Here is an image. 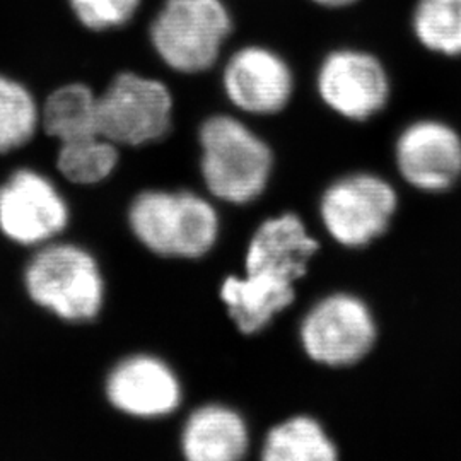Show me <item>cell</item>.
Returning <instances> with one entry per match:
<instances>
[{"label":"cell","instance_id":"obj_22","mask_svg":"<svg viewBox=\"0 0 461 461\" xmlns=\"http://www.w3.org/2000/svg\"><path fill=\"white\" fill-rule=\"evenodd\" d=\"M314 4L321 5V7H329V9H342L348 7L352 4H356L357 0H313Z\"/></svg>","mask_w":461,"mask_h":461},{"label":"cell","instance_id":"obj_15","mask_svg":"<svg viewBox=\"0 0 461 461\" xmlns=\"http://www.w3.org/2000/svg\"><path fill=\"white\" fill-rule=\"evenodd\" d=\"M296 285L267 272H228L217 284V301L241 337L258 339L294 306Z\"/></svg>","mask_w":461,"mask_h":461},{"label":"cell","instance_id":"obj_18","mask_svg":"<svg viewBox=\"0 0 461 461\" xmlns=\"http://www.w3.org/2000/svg\"><path fill=\"white\" fill-rule=\"evenodd\" d=\"M123 159V150L101 133L57 144L51 169L70 190H95L110 182Z\"/></svg>","mask_w":461,"mask_h":461},{"label":"cell","instance_id":"obj_1","mask_svg":"<svg viewBox=\"0 0 461 461\" xmlns=\"http://www.w3.org/2000/svg\"><path fill=\"white\" fill-rule=\"evenodd\" d=\"M123 222L133 243L152 258L200 264L224 238L226 211L197 186L152 185L127 200Z\"/></svg>","mask_w":461,"mask_h":461},{"label":"cell","instance_id":"obj_2","mask_svg":"<svg viewBox=\"0 0 461 461\" xmlns=\"http://www.w3.org/2000/svg\"><path fill=\"white\" fill-rule=\"evenodd\" d=\"M198 186L232 212L255 209L276 176L277 156L270 140L234 112L202 116L194 131Z\"/></svg>","mask_w":461,"mask_h":461},{"label":"cell","instance_id":"obj_19","mask_svg":"<svg viewBox=\"0 0 461 461\" xmlns=\"http://www.w3.org/2000/svg\"><path fill=\"white\" fill-rule=\"evenodd\" d=\"M41 135V99L13 76L0 72V159H14Z\"/></svg>","mask_w":461,"mask_h":461},{"label":"cell","instance_id":"obj_5","mask_svg":"<svg viewBox=\"0 0 461 461\" xmlns=\"http://www.w3.org/2000/svg\"><path fill=\"white\" fill-rule=\"evenodd\" d=\"M74 224V202L57 175L14 158L0 176V241L23 253L67 236Z\"/></svg>","mask_w":461,"mask_h":461},{"label":"cell","instance_id":"obj_10","mask_svg":"<svg viewBox=\"0 0 461 461\" xmlns=\"http://www.w3.org/2000/svg\"><path fill=\"white\" fill-rule=\"evenodd\" d=\"M294 89L289 62L262 45L236 50L221 70V91L230 112L248 120L279 115L289 106Z\"/></svg>","mask_w":461,"mask_h":461},{"label":"cell","instance_id":"obj_7","mask_svg":"<svg viewBox=\"0 0 461 461\" xmlns=\"http://www.w3.org/2000/svg\"><path fill=\"white\" fill-rule=\"evenodd\" d=\"M230 32L232 16L224 0H166L149 36L171 72L200 76L217 66Z\"/></svg>","mask_w":461,"mask_h":461},{"label":"cell","instance_id":"obj_16","mask_svg":"<svg viewBox=\"0 0 461 461\" xmlns=\"http://www.w3.org/2000/svg\"><path fill=\"white\" fill-rule=\"evenodd\" d=\"M98 133V89L91 84H59L41 98L40 137L50 144H66Z\"/></svg>","mask_w":461,"mask_h":461},{"label":"cell","instance_id":"obj_4","mask_svg":"<svg viewBox=\"0 0 461 461\" xmlns=\"http://www.w3.org/2000/svg\"><path fill=\"white\" fill-rule=\"evenodd\" d=\"M101 395L120 419L175 430L188 409V386L182 371L165 354L137 347L120 354L103 373Z\"/></svg>","mask_w":461,"mask_h":461},{"label":"cell","instance_id":"obj_13","mask_svg":"<svg viewBox=\"0 0 461 461\" xmlns=\"http://www.w3.org/2000/svg\"><path fill=\"white\" fill-rule=\"evenodd\" d=\"M320 248L301 215L293 211L267 214L248 234L241 272H267L297 284L310 274Z\"/></svg>","mask_w":461,"mask_h":461},{"label":"cell","instance_id":"obj_9","mask_svg":"<svg viewBox=\"0 0 461 461\" xmlns=\"http://www.w3.org/2000/svg\"><path fill=\"white\" fill-rule=\"evenodd\" d=\"M396 194L383 178L359 173L331 183L318 203V214L331 240L347 248L369 245L396 211Z\"/></svg>","mask_w":461,"mask_h":461},{"label":"cell","instance_id":"obj_6","mask_svg":"<svg viewBox=\"0 0 461 461\" xmlns=\"http://www.w3.org/2000/svg\"><path fill=\"white\" fill-rule=\"evenodd\" d=\"M98 129L122 150L163 146L178 131L175 93L158 77L122 70L98 89Z\"/></svg>","mask_w":461,"mask_h":461},{"label":"cell","instance_id":"obj_21","mask_svg":"<svg viewBox=\"0 0 461 461\" xmlns=\"http://www.w3.org/2000/svg\"><path fill=\"white\" fill-rule=\"evenodd\" d=\"M76 19L91 32L118 30L132 21L140 0H68Z\"/></svg>","mask_w":461,"mask_h":461},{"label":"cell","instance_id":"obj_8","mask_svg":"<svg viewBox=\"0 0 461 461\" xmlns=\"http://www.w3.org/2000/svg\"><path fill=\"white\" fill-rule=\"evenodd\" d=\"M299 346L312 363L344 367L359 363L376 342L371 310L352 294L321 297L299 321Z\"/></svg>","mask_w":461,"mask_h":461},{"label":"cell","instance_id":"obj_20","mask_svg":"<svg viewBox=\"0 0 461 461\" xmlns=\"http://www.w3.org/2000/svg\"><path fill=\"white\" fill-rule=\"evenodd\" d=\"M417 41L432 53L461 55V0H419L412 14Z\"/></svg>","mask_w":461,"mask_h":461},{"label":"cell","instance_id":"obj_17","mask_svg":"<svg viewBox=\"0 0 461 461\" xmlns=\"http://www.w3.org/2000/svg\"><path fill=\"white\" fill-rule=\"evenodd\" d=\"M255 456L260 461H333L339 451L318 419L296 413L265 429Z\"/></svg>","mask_w":461,"mask_h":461},{"label":"cell","instance_id":"obj_14","mask_svg":"<svg viewBox=\"0 0 461 461\" xmlns=\"http://www.w3.org/2000/svg\"><path fill=\"white\" fill-rule=\"evenodd\" d=\"M396 166L405 182L424 192L451 188L461 175V139L443 122L420 120L396 140Z\"/></svg>","mask_w":461,"mask_h":461},{"label":"cell","instance_id":"obj_11","mask_svg":"<svg viewBox=\"0 0 461 461\" xmlns=\"http://www.w3.org/2000/svg\"><path fill=\"white\" fill-rule=\"evenodd\" d=\"M175 443L185 461H245L255 456L257 434L238 405L207 398L190 405L176 420Z\"/></svg>","mask_w":461,"mask_h":461},{"label":"cell","instance_id":"obj_3","mask_svg":"<svg viewBox=\"0 0 461 461\" xmlns=\"http://www.w3.org/2000/svg\"><path fill=\"white\" fill-rule=\"evenodd\" d=\"M19 284L36 312L68 327L96 325L108 308L110 280L98 251L68 234L26 251Z\"/></svg>","mask_w":461,"mask_h":461},{"label":"cell","instance_id":"obj_12","mask_svg":"<svg viewBox=\"0 0 461 461\" xmlns=\"http://www.w3.org/2000/svg\"><path fill=\"white\" fill-rule=\"evenodd\" d=\"M316 91L337 115L363 122L386 106L390 79L375 55L363 50H333L318 67Z\"/></svg>","mask_w":461,"mask_h":461}]
</instances>
